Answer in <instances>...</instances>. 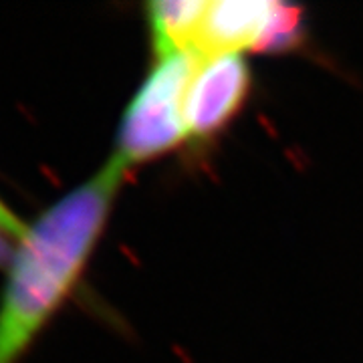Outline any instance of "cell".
<instances>
[{
	"instance_id": "6da1fadb",
	"label": "cell",
	"mask_w": 363,
	"mask_h": 363,
	"mask_svg": "<svg viewBox=\"0 0 363 363\" xmlns=\"http://www.w3.org/2000/svg\"><path fill=\"white\" fill-rule=\"evenodd\" d=\"M128 174L107 160L16 240L0 293V363H21L63 307L99 245Z\"/></svg>"
},
{
	"instance_id": "7a4b0ae2",
	"label": "cell",
	"mask_w": 363,
	"mask_h": 363,
	"mask_svg": "<svg viewBox=\"0 0 363 363\" xmlns=\"http://www.w3.org/2000/svg\"><path fill=\"white\" fill-rule=\"evenodd\" d=\"M198 55L156 59L150 75L125 107L109 160L128 176L131 169L166 156L188 140L184 104Z\"/></svg>"
},
{
	"instance_id": "3957f363",
	"label": "cell",
	"mask_w": 363,
	"mask_h": 363,
	"mask_svg": "<svg viewBox=\"0 0 363 363\" xmlns=\"http://www.w3.org/2000/svg\"><path fill=\"white\" fill-rule=\"evenodd\" d=\"M250 83V69L242 55L200 57L184 104L188 140H208L224 130L242 109Z\"/></svg>"
},
{
	"instance_id": "277c9868",
	"label": "cell",
	"mask_w": 363,
	"mask_h": 363,
	"mask_svg": "<svg viewBox=\"0 0 363 363\" xmlns=\"http://www.w3.org/2000/svg\"><path fill=\"white\" fill-rule=\"evenodd\" d=\"M274 2L267 0H218L208 4L206 16L194 45V55H242L259 51L267 37Z\"/></svg>"
},
{
	"instance_id": "5b68a950",
	"label": "cell",
	"mask_w": 363,
	"mask_h": 363,
	"mask_svg": "<svg viewBox=\"0 0 363 363\" xmlns=\"http://www.w3.org/2000/svg\"><path fill=\"white\" fill-rule=\"evenodd\" d=\"M208 0H156L145 6L156 59L194 52Z\"/></svg>"
},
{
	"instance_id": "8992f818",
	"label": "cell",
	"mask_w": 363,
	"mask_h": 363,
	"mask_svg": "<svg viewBox=\"0 0 363 363\" xmlns=\"http://www.w3.org/2000/svg\"><path fill=\"white\" fill-rule=\"evenodd\" d=\"M26 224L28 222L21 220V216L0 198V228L2 230L9 234V236H13L14 240H18L26 230Z\"/></svg>"
},
{
	"instance_id": "52a82bcc",
	"label": "cell",
	"mask_w": 363,
	"mask_h": 363,
	"mask_svg": "<svg viewBox=\"0 0 363 363\" xmlns=\"http://www.w3.org/2000/svg\"><path fill=\"white\" fill-rule=\"evenodd\" d=\"M14 245H16V240L13 236H9L0 228V269H6V264L13 259Z\"/></svg>"
}]
</instances>
